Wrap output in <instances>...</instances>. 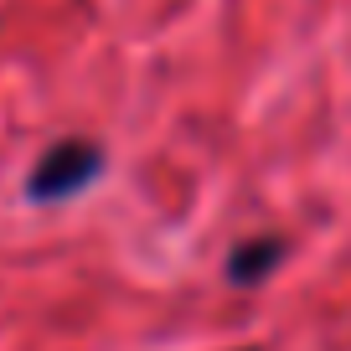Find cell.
<instances>
[{
  "mask_svg": "<svg viewBox=\"0 0 351 351\" xmlns=\"http://www.w3.org/2000/svg\"><path fill=\"white\" fill-rule=\"evenodd\" d=\"M243 351H258V346H243Z\"/></svg>",
  "mask_w": 351,
  "mask_h": 351,
  "instance_id": "3",
  "label": "cell"
},
{
  "mask_svg": "<svg viewBox=\"0 0 351 351\" xmlns=\"http://www.w3.org/2000/svg\"><path fill=\"white\" fill-rule=\"evenodd\" d=\"M104 171V150L93 140H57L42 160L32 165L26 176V197L32 202H67L88 186V181H99Z\"/></svg>",
  "mask_w": 351,
  "mask_h": 351,
  "instance_id": "1",
  "label": "cell"
},
{
  "mask_svg": "<svg viewBox=\"0 0 351 351\" xmlns=\"http://www.w3.org/2000/svg\"><path fill=\"white\" fill-rule=\"evenodd\" d=\"M279 263H285V238H248V243H238V248H232L228 279L248 289V285H263Z\"/></svg>",
  "mask_w": 351,
  "mask_h": 351,
  "instance_id": "2",
  "label": "cell"
}]
</instances>
